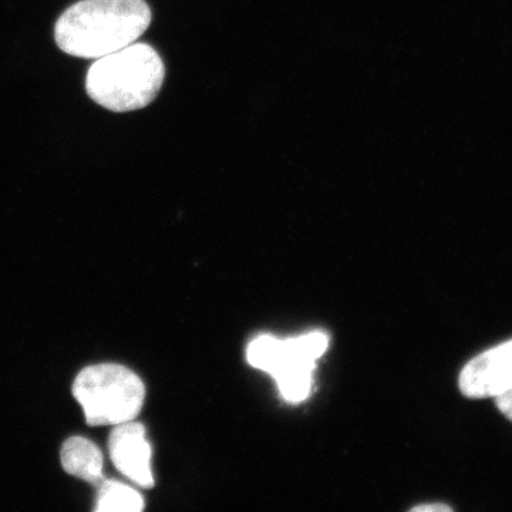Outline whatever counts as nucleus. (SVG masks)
I'll use <instances>...</instances> for the list:
<instances>
[{
    "label": "nucleus",
    "instance_id": "1",
    "mask_svg": "<svg viewBox=\"0 0 512 512\" xmlns=\"http://www.w3.org/2000/svg\"><path fill=\"white\" fill-rule=\"evenodd\" d=\"M150 23L144 0H82L57 20L55 39L67 55L96 60L136 43Z\"/></svg>",
    "mask_w": 512,
    "mask_h": 512
},
{
    "label": "nucleus",
    "instance_id": "2",
    "mask_svg": "<svg viewBox=\"0 0 512 512\" xmlns=\"http://www.w3.org/2000/svg\"><path fill=\"white\" fill-rule=\"evenodd\" d=\"M164 79L157 50L136 42L96 59L87 72L86 92L104 109L126 113L153 103Z\"/></svg>",
    "mask_w": 512,
    "mask_h": 512
},
{
    "label": "nucleus",
    "instance_id": "3",
    "mask_svg": "<svg viewBox=\"0 0 512 512\" xmlns=\"http://www.w3.org/2000/svg\"><path fill=\"white\" fill-rule=\"evenodd\" d=\"M72 392L87 424L94 427L136 420L146 400L143 380L116 363L86 367L74 380Z\"/></svg>",
    "mask_w": 512,
    "mask_h": 512
},
{
    "label": "nucleus",
    "instance_id": "4",
    "mask_svg": "<svg viewBox=\"0 0 512 512\" xmlns=\"http://www.w3.org/2000/svg\"><path fill=\"white\" fill-rule=\"evenodd\" d=\"M461 393L468 399H490L512 389V340L485 350L461 370Z\"/></svg>",
    "mask_w": 512,
    "mask_h": 512
},
{
    "label": "nucleus",
    "instance_id": "5",
    "mask_svg": "<svg viewBox=\"0 0 512 512\" xmlns=\"http://www.w3.org/2000/svg\"><path fill=\"white\" fill-rule=\"evenodd\" d=\"M146 433V427L134 420L117 424L110 434L109 453L114 467L124 477L140 487L151 488L154 476Z\"/></svg>",
    "mask_w": 512,
    "mask_h": 512
},
{
    "label": "nucleus",
    "instance_id": "6",
    "mask_svg": "<svg viewBox=\"0 0 512 512\" xmlns=\"http://www.w3.org/2000/svg\"><path fill=\"white\" fill-rule=\"evenodd\" d=\"M60 461L67 474L80 478L86 483L99 487L106 480L103 453L89 439L74 436L64 441L60 451Z\"/></svg>",
    "mask_w": 512,
    "mask_h": 512
},
{
    "label": "nucleus",
    "instance_id": "7",
    "mask_svg": "<svg viewBox=\"0 0 512 512\" xmlns=\"http://www.w3.org/2000/svg\"><path fill=\"white\" fill-rule=\"evenodd\" d=\"M313 363L303 360H286L274 373L279 392L289 403H301L311 393Z\"/></svg>",
    "mask_w": 512,
    "mask_h": 512
},
{
    "label": "nucleus",
    "instance_id": "8",
    "mask_svg": "<svg viewBox=\"0 0 512 512\" xmlns=\"http://www.w3.org/2000/svg\"><path fill=\"white\" fill-rule=\"evenodd\" d=\"M143 510L144 498L130 485L113 480H104L99 485L96 511L140 512Z\"/></svg>",
    "mask_w": 512,
    "mask_h": 512
},
{
    "label": "nucleus",
    "instance_id": "9",
    "mask_svg": "<svg viewBox=\"0 0 512 512\" xmlns=\"http://www.w3.org/2000/svg\"><path fill=\"white\" fill-rule=\"evenodd\" d=\"M285 342L271 335L259 336L249 343L247 357L249 365L274 375L284 360Z\"/></svg>",
    "mask_w": 512,
    "mask_h": 512
},
{
    "label": "nucleus",
    "instance_id": "10",
    "mask_svg": "<svg viewBox=\"0 0 512 512\" xmlns=\"http://www.w3.org/2000/svg\"><path fill=\"white\" fill-rule=\"evenodd\" d=\"M493 399L495 400V404H497L498 410H500L508 420L512 421V389L497 394Z\"/></svg>",
    "mask_w": 512,
    "mask_h": 512
},
{
    "label": "nucleus",
    "instance_id": "11",
    "mask_svg": "<svg viewBox=\"0 0 512 512\" xmlns=\"http://www.w3.org/2000/svg\"><path fill=\"white\" fill-rule=\"evenodd\" d=\"M413 511H420V512H427V511H431V512H434V511L448 512V511H453V508L448 507V505H446V504L437 503V504L419 505V507H414Z\"/></svg>",
    "mask_w": 512,
    "mask_h": 512
}]
</instances>
